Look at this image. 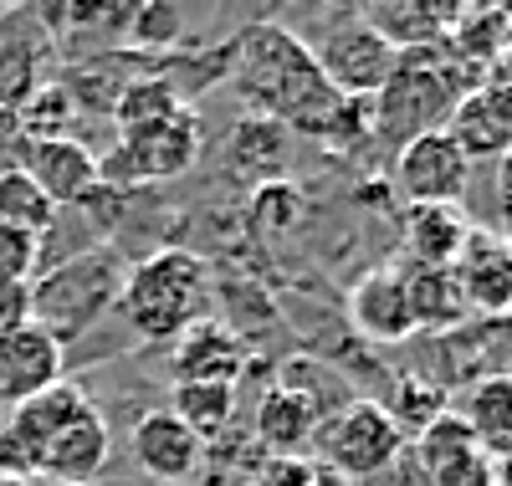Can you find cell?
I'll use <instances>...</instances> for the list:
<instances>
[{
	"mask_svg": "<svg viewBox=\"0 0 512 486\" xmlns=\"http://www.w3.org/2000/svg\"><path fill=\"white\" fill-rule=\"evenodd\" d=\"M231 82L246 93L256 118H272L287 134H308L318 144H328L333 118L344 108V98L318 72L313 47L277 21H251L231 41Z\"/></svg>",
	"mask_w": 512,
	"mask_h": 486,
	"instance_id": "6da1fadb",
	"label": "cell"
},
{
	"mask_svg": "<svg viewBox=\"0 0 512 486\" xmlns=\"http://www.w3.org/2000/svg\"><path fill=\"white\" fill-rule=\"evenodd\" d=\"M118 313L128 318L139 338L154 343H175L185 328L210 318V267L195 251H154L139 267H128L123 292H118Z\"/></svg>",
	"mask_w": 512,
	"mask_h": 486,
	"instance_id": "7a4b0ae2",
	"label": "cell"
},
{
	"mask_svg": "<svg viewBox=\"0 0 512 486\" xmlns=\"http://www.w3.org/2000/svg\"><path fill=\"white\" fill-rule=\"evenodd\" d=\"M123 256L118 251H77L47 277H31V328H41L47 338H57L62 348L72 338L88 333L108 307H118V292H123Z\"/></svg>",
	"mask_w": 512,
	"mask_h": 486,
	"instance_id": "3957f363",
	"label": "cell"
},
{
	"mask_svg": "<svg viewBox=\"0 0 512 486\" xmlns=\"http://www.w3.org/2000/svg\"><path fill=\"white\" fill-rule=\"evenodd\" d=\"M461 67L436 47H420V52H400L395 72L384 77V87L369 98V118L379 123L384 139H415V134H431L451 118V108L466 98V87L456 82Z\"/></svg>",
	"mask_w": 512,
	"mask_h": 486,
	"instance_id": "277c9868",
	"label": "cell"
},
{
	"mask_svg": "<svg viewBox=\"0 0 512 486\" xmlns=\"http://www.w3.org/2000/svg\"><path fill=\"white\" fill-rule=\"evenodd\" d=\"M395 47L384 41L359 11L354 16H338L333 26H328V36L313 47V62H318V72L328 77V87L338 98H374L379 87H384V77L395 72Z\"/></svg>",
	"mask_w": 512,
	"mask_h": 486,
	"instance_id": "5b68a950",
	"label": "cell"
},
{
	"mask_svg": "<svg viewBox=\"0 0 512 486\" xmlns=\"http://www.w3.org/2000/svg\"><path fill=\"white\" fill-rule=\"evenodd\" d=\"M200 159V128L195 113L180 108L175 118H164L154 128H139V134H118L113 159L103 164L108 180H128V185H159L175 180Z\"/></svg>",
	"mask_w": 512,
	"mask_h": 486,
	"instance_id": "8992f818",
	"label": "cell"
},
{
	"mask_svg": "<svg viewBox=\"0 0 512 486\" xmlns=\"http://www.w3.org/2000/svg\"><path fill=\"white\" fill-rule=\"evenodd\" d=\"M466 174H472V164L451 144L446 128L405 139L395 154V190L405 195V205H456Z\"/></svg>",
	"mask_w": 512,
	"mask_h": 486,
	"instance_id": "52a82bcc",
	"label": "cell"
},
{
	"mask_svg": "<svg viewBox=\"0 0 512 486\" xmlns=\"http://www.w3.org/2000/svg\"><path fill=\"white\" fill-rule=\"evenodd\" d=\"M400 446H405V435L379 400H349L328 425V461L344 476L384 471L400 456Z\"/></svg>",
	"mask_w": 512,
	"mask_h": 486,
	"instance_id": "ba28073f",
	"label": "cell"
},
{
	"mask_svg": "<svg viewBox=\"0 0 512 486\" xmlns=\"http://www.w3.org/2000/svg\"><path fill=\"white\" fill-rule=\"evenodd\" d=\"M16 169L31 174V185L52 205H82L103 185V159L77 139H26L16 149Z\"/></svg>",
	"mask_w": 512,
	"mask_h": 486,
	"instance_id": "9c48e42d",
	"label": "cell"
},
{
	"mask_svg": "<svg viewBox=\"0 0 512 486\" xmlns=\"http://www.w3.org/2000/svg\"><path fill=\"white\" fill-rule=\"evenodd\" d=\"M451 272H456V287L472 313L512 318V236L472 231Z\"/></svg>",
	"mask_w": 512,
	"mask_h": 486,
	"instance_id": "30bf717a",
	"label": "cell"
},
{
	"mask_svg": "<svg viewBox=\"0 0 512 486\" xmlns=\"http://www.w3.org/2000/svg\"><path fill=\"white\" fill-rule=\"evenodd\" d=\"M93 405H88V394H82L77 384H67V379H57L52 389H41V394H31V400H21V405H11V420H6V435L11 446H16V456L36 471V461H41V451L52 446V440L72 425V420H82Z\"/></svg>",
	"mask_w": 512,
	"mask_h": 486,
	"instance_id": "8fae6325",
	"label": "cell"
},
{
	"mask_svg": "<svg viewBox=\"0 0 512 486\" xmlns=\"http://www.w3.org/2000/svg\"><path fill=\"white\" fill-rule=\"evenodd\" d=\"M169 348H175L169 353L175 384H236L241 369H246V343L216 318L185 328Z\"/></svg>",
	"mask_w": 512,
	"mask_h": 486,
	"instance_id": "7c38bea8",
	"label": "cell"
},
{
	"mask_svg": "<svg viewBox=\"0 0 512 486\" xmlns=\"http://www.w3.org/2000/svg\"><path fill=\"white\" fill-rule=\"evenodd\" d=\"M62 379V343L41 328H16L0 338V405H21Z\"/></svg>",
	"mask_w": 512,
	"mask_h": 486,
	"instance_id": "4fadbf2b",
	"label": "cell"
},
{
	"mask_svg": "<svg viewBox=\"0 0 512 486\" xmlns=\"http://www.w3.org/2000/svg\"><path fill=\"white\" fill-rule=\"evenodd\" d=\"M349 323L369 343H405V338H415V318H410V302H405L400 267H374V272H364L354 282Z\"/></svg>",
	"mask_w": 512,
	"mask_h": 486,
	"instance_id": "5bb4252c",
	"label": "cell"
},
{
	"mask_svg": "<svg viewBox=\"0 0 512 486\" xmlns=\"http://www.w3.org/2000/svg\"><path fill=\"white\" fill-rule=\"evenodd\" d=\"M466 236H472V220L461 215V205H405V267H456Z\"/></svg>",
	"mask_w": 512,
	"mask_h": 486,
	"instance_id": "9a60e30c",
	"label": "cell"
},
{
	"mask_svg": "<svg viewBox=\"0 0 512 486\" xmlns=\"http://www.w3.org/2000/svg\"><path fill=\"white\" fill-rule=\"evenodd\" d=\"M108 451H113L108 420H103L98 410H88L82 420H72L47 451H41L36 471H47L57 486H88V481H98V471L108 466Z\"/></svg>",
	"mask_w": 512,
	"mask_h": 486,
	"instance_id": "2e32d148",
	"label": "cell"
},
{
	"mask_svg": "<svg viewBox=\"0 0 512 486\" xmlns=\"http://www.w3.org/2000/svg\"><path fill=\"white\" fill-rule=\"evenodd\" d=\"M134 461L154 476V481H164V486H175V481H185L195 466H200V440L169 415V410H149L139 425H134Z\"/></svg>",
	"mask_w": 512,
	"mask_h": 486,
	"instance_id": "e0dca14e",
	"label": "cell"
},
{
	"mask_svg": "<svg viewBox=\"0 0 512 486\" xmlns=\"http://www.w3.org/2000/svg\"><path fill=\"white\" fill-rule=\"evenodd\" d=\"M400 282H405V302H410L415 333L461 328L466 313H472L466 297H461V287H456L451 267H400Z\"/></svg>",
	"mask_w": 512,
	"mask_h": 486,
	"instance_id": "ac0fdd59",
	"label": "cell"
},
{
	"mask_svg": "<svg viewBox=\"0 0 512 486\" xmlns=\"http://www.w3.org/2000/svg\"><path fill=\"white\" fill-rule=\"evenodd\" d=\"M446 134L466 154V164H472V159H502L512 149V118L497 108V98L487 93V87H477V93H466L451 108Z\"/></svg>",
	"mask_w": 512,
	"mask_h": 486,
	"instance_id": "d6986e66",
	"label": "cell"
},
{
	"mask_svg": "<svg viewBox=\"0 0 512 486\" xmlns=\"http://www.w3.org/2000/svg\"><path fill=\"white\" fill-rule=\"evenodd\" d=\"M359 16H364L384 41H390L395 52H420V47H436L461 11H456V6H441V0H410V6L384 0V6H369V11H359Z\"/></svg>",
	"mask_w": 512,
	"mask_h": 486,
	"instance_id": "ffe728a7",
	"label": "cell"
},
{
	"mask_svg": "<svg viewBox=\"0 0 512 486\" xmlns=\"http://www.w3.org/2000/svg\"><path fill=\"white\" fill-rule=\"evenodd\" d=\"M461 425L477 435V446L492 456L512 446V374H482L461 400Z\"/></svg>",
	"mask_w": 512,
	"mask_h": 486,
	"instance_id": "44dd1931",
	"label": "cell"
},
{
	"mask_svg": "<svg viewBox=\"0 0 512 486\" xmlns=\"http://www.w3.org/2000/svg\"><path fill=\"white\" fill-rule=\"evenodd\" d=\"M313 430H318V415L308 400H297L282 384H272L262 394V405H256V435H262V446H272L277 456H297Z\"/></svg>",
	"mask_w": 512,
	"mask_h": 486,
	"instance_id": "7402d4cb",
	"label": "cell"
},
{
	"mask_svg": "<svg viewBox=\"0 0 512 486\" xmlns=\"http://www.w3.org/2000/svg\"><path fill=\"white\" fill-rule=\"evenodd\" d=\"M180 108H185V98L169 77H134V82H123V93L113 103V123H118V134H139V128L175 118Z\"/></svg>",
	"mask_w": 512,
	"mask_h": 486,
	"instance_id": "603a6c76",
	"label": "cell"
},
{
	"mask_svg": "<svg viewBox=\"0 0 512 486\" xmlns=\"http://www.w3.org/2000/svg\"><path fill=\"white\" fill-rule=\"evenodd\" d=\"M236 410V384H175V400H169V415H175L195 440H210L231 425Z\"/></svg>",
	"mask_w": 512,
	"mask_h": 486,
	"instance_id": "cb8c5ba5",
	"label": "cell"
},
{
	"mask_svg": "<svg viewBox=\"0 0 512 486\" xmlns=\"http://www.w3.org/2000/svg\"><path fill=\"white\" fill-rule=\"evenodd\" d=\"M52 215H57V205L31 185V174H26V169L0 164V226L41 236V231L52 226Z\"/></svg>",
	"mask_w": 512,
	"mask_h": 486,
	"instance_id": "d4e9b609",
	"label": "cell"
},
{
	"mask_svg": "<svg viewBox=\"0 0 512 486\" xmlns=\"http://www.w3.org/2000/svg\"><path fill=\"white\" fill-rule=\"evenodd\" d=\"M287 128L272 123V118H241L236 134H231V164H246V169H277L282 154H287Z\"/></svg>",
	"mask_w": 512,
	"mask_h": 486,
	"instance_id": "484cf974",
	"label": "cell"
},
{
	"mask_svg": "<svg viewBox=\"0 0 512 486\" xmlns=\"http://www.w3.org/2000/svg\"><path fill=\"white\" fill-rule=\"evenodd\" d=\"M390 410V420L400 425V435L405 430H425L431 420H441L446 415V394L431 384V379H400V394H395V405H384Z\"/></svg>",
	"mask_w": 512,
	"mask_h": 486,
	"instance_id": "4316f807",
	"label": "cell"
},
{
	"mask_svg": "<svg viewBox=\"0 0 512 486\" xmlns=\"http://www.w3.org/2000/svg\"><path fill=\"white\" fill-rule=\"evenodd\" d=\"M128 41L144 52H159V47H175L180 41V11L164 6V0H154V6H134L128 11Z\"/></svg>",
	"mask_w": 512,
	"mask_h": 486,
	"instance_id": "83f0119b",
	"label": "cell"
},
{
	"mask_svg": "<svg viewBox=\"0 0 512 486\" xmlns=\"http://www.w3.org/2000/svg\"><path fill=\"white\" fill-rule=\"evenodd\" d=\"M425 476H431V486H492V456L482 446H466L446 456L441 466H431Z\"/></svg>",
	"mask_w": 512,
	"mask_h": 486,
	"instance_id": "f1b7e54d",
	"label": "cell"
},
{
	"mask_svg": "<svg viewBox=\"0 0 512 486\" xmlns=\"http://www.w3.org/2000/svg\"><path fill=\"white\" fill-rule=\"evenodd\" d=\"M41 261V236L0 226V282H31Z\"/></svg>",
	"mask_w": 512,
	"mask_h": 486,
	"instance_id": "f546056e",
	"label": "cell"
},
{
	"mask_svg": "<svg viewBox=\"0 0 512 486\" xmlns=\"http://www.w3.org/2000/svg\"><path fill=\"white\" fill-rule=\"evenodd\" d=\"M31 323V282H0V338Z\"/></svg>",
	"mask_w": 512,
	"mask_h": 486,
	"instance_id": "4dcf8cb0",
	"label": "cell"
},
{
	"mask_svg": "<svg viewBox=\"0 0 512 486\" xmlns=\"http://www.w3.org/2000/svg\"><path fill=\"white\" fill-rule=\"evenodd\" d=\"M492 486H512V446L492 451Z\"/></svg>",
	"mask_w": 512,
	"mask_h": 486,
	"instance_id": "1f68e13d",
	"label": "cell"
},
{
	"mask_svg": "<svg viewBox=\"0 0 512 486\" xmlns=\"http://www.w3.org/2000/svg\"><path fill=\"white\" fill-rule=\"evenodd\" d=\"M0 486H31L26 476H0Z\"/></svg>",
	"mask_w": 512,
	"mask_h": 486,
	"instance_id": "d6a6232c",
	"label": "cell"
}]
</instances>
